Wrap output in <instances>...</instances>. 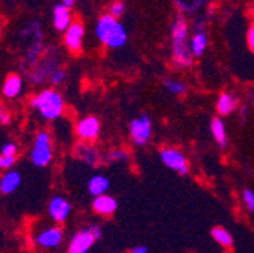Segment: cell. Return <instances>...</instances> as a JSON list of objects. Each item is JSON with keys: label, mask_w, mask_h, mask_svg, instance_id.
<instances>
[{"label": "cell", "mask_w": 254, "mask_h": 253, "mask_svg": "<svg viewBox=\"0 0 254 253\" xmlns=\"http://www.w3.org/2000/svg\"><path fill=\"white\" fill-rule=\"evenodd\" d=\"M111 186V182L106 176L103 174H94L89 180H88V191L91 196L97 197L100 194H106V191Z\"/></svg>", "instance_id": "obj_20"}, {"label": "cell", "mask_w": 254, "mask_h": 253, "mask_svg": "<svg viewBox=\"0 0 254 253\" xmlns=\"http://www.w3.org/2000/svg\"><path fill=\"white\" fill-rule=\"evenodd\" d=\"M251 15H253V18H254V2H253V6H251Z\"/></svg>", "instance_id": "obj_36"}, {"label": "cell", "mask_w": 254, "mask_h": 253, "mask_svg": "<svg viewBox=\"0 0 254 253\" xmlns=\"http://www.w3.org/2000/svg\"><path fill=\"white\" fill-rule=\"evenodd\" d=\"M20 40L30 43V41H35V40H44V29L43 24L37 20L34 21H29L21 30H20Z\"/></svg>", "instance_id": "obj_19"}, {"label": "cell", "mask_w": 254, "mask_h": 253, "mask_svg": "<svg viewBox=\"0 0 254 253\" xmlns=\"http://www.w3.org/2000/svg\"><path fill=\"white\" fill-rule=\"evenodd\" d=\"M58 69H61V52L55 46H47L43 58L38 61V64L32 67L30 70L24 72V75L32 85L41 86L49 82L52 73L56 72Z\"/></svg>", "instance_id": "obj_3"}, {"label": "cell", "mask_w": 254, "mask_h": 253, "mask_svg": "<svg viewBox=\"0 0 254 253\" xmlns=\"http://www.w3.org/2000/svg\"><path fill=\"white\" fill-rule=\"evenodd\" d=\"M64 241V232L59 226H49L41 229L37 237H35V243L40 249L44 250H52V249H58Z\"/></svg>", "instance_id": "obj_10"}, {"label": "cell", "mask_w": 254, "mask_h": 253, "mask_svg": "<svg viewBox=\"0 0 254 253\" xmlns=\"http://www.w3.org/2000/svg\"><path fill=\"white\" fill-rule=\"evenodd\" d=\"M124 11H126V6H124L123 2H120V0H117V2H114L109 6V14L114 15V17H117V18H120L124 14Z\"/></svg>", "instance_id": "obj_28"}, {"label": "cell", "mask_w": 254, "mask_h": 253, "mask_svg": "<svg viewBox=\"0 0 254 253\" xmlns=\"http://www.w3.org/2000/svg\"><path fill=\"white\" fill-rule=\"evenodd\" d=\"M11 120H12V114L6 108L0 106V124H9Z\"/></svg>", "instance_id": "obj_32"}, {"label": "cell", "mask_w": 254, "mask_h": 253, "mask_svg": "<svg viewBox=\"0 0 254 253\" xmlns=\"http://www.w3.org/2000/svg\"><path fill=\"white\" fill-rule=\"evenodd\" d=\"M161 160L168 169L177 171L179 174H188V171H189L188 160L182 152H179L176 149H164L161 153Z\"/></svg>", "instance_id": "obj_12"}, {"label": "cell", "mask_w": 254, "mask_h": 253, "mask_svg": "<svg viewBox=\"0 0 254 253\" xmlns=\"http://www.w3.org/2000/svg\"><path fill=\"white\" fill-rule=\"evenodd\" d=\"M15 161H17V156H3L2 155V166H0V169L9 170V169H12Z\"/></svg>", "instance_id": "obj_31"}, {"label": "cell", "mask_w": 254, "mask_h": 253, "mask_svg": "<svg viewBox=\"0 0 254 253\" xmlns=\"http://www.w3.org/2000/svg\"><path fill=\"white\" fill-rule=\"evenodd\" d=\"M65 78H67V73H65V70H64V69L61 67V69H58L56 72L52 73V76H50V79H49V84H50L52 86H59L61 84H64Z\"/></svg>", "instance_id": "obj_26"}, {"label": "cell", "mask_w": 254, "mask_h": 253, "mask_svg": "<svg viewBox=\"0 0 254 253\" xmlns=\"http://www.w3.org/2000/svg\"><path fill=\"white\" fill-rule=\"evenodd\" d=\"M0 166H2V153H0Z\"/></svg>", "instance_id": "obj_37"}, {"label": "cell", "mask_w": 254, "mask_h": 253, "mask_svg": "<svg viewBox=\"0 0 254 253\" xmlns=\"http://www.w3.org/2000/svg\"><path fill=\"white\" fill-rule=\"evenodd\" d=\"M127 160H129V153H127L126 150H121V149H114L103 156V161L106 164L121 163V161H127Z\"/></svg>", "instance_id": "obj_25"}, {"label": "cell", "mask_w": 254, "mask_h": 253, "mask_svg": "<svg viewBox=\"0 0 254 253\" xmlns=\"http://www.w3.org/2000/svg\"><path fill=\"white\" fill-rule=\"evenodd\" d=\"M30 108L37 111L46 121H55L65 112V100L59 91L53 88H44L30 99Z\"/></svg>", "instance_id": "obj_1"}, {"label": "cell", "mask_w": 254, "mask_h": 253, "mask_svg": "<svg viewBox=\"0 0 254 253\" xmlns=\"http://www.w3.org/2000/svg\"><path fill=\"white\" fill-rule=\"evenodd\" d=\"M61 2L64 3V5H67V6H70V8H73L79 0H61Z\"/></svg>", "instance_id": "obj_34"}, {"label": "cell", "mask_w": 254, "mask_h": 253, "mask_svg": "<svg viewBox=\"0 0 254 253\" xmlns=\"http://www.w3.org/2000/svg\"><path fill=\"white\" fill-rule=\"evenodd\" d=\"M95 37L109 49H120L127 43V30L117 17L105 14L95 23Z\"/></svg>", "instance_id": "obj_2"}, {"label": "cell", "mask_w": 254, "mask_h": 253, "mask_svg": "<svg viewBox=\"0 0 254 253\" xmlns=\"http://www.w3.org/2000/svg\"><path fill=\"white\" fill-rule=\"evenodd\" d=\"M53 160V141L47 131H40L35 135L34 144L30 149V161L35 167L44 169Z\"/></svg>", "instance_id": "obj_5"}, {"label": "cell", "mask_w": 254, "mask_h": 253, "mask_svg": "<svg viewBox=\"0 0 254 253\" xmlns=\"http://www.w3.org/2000/svg\"><path fill=\"white\" fill-rule=\"evenodd\" d=\"M117 208H118V202L112 196H108V194H100L97 197H94L92 200V209L105 217L112 215L117 211Z\"/></svg>", "instance_id": "obj_17"}, {"label": "cell", "mask_w": 254, "mask_h": 253, "mask_svg": "<svg viewBox=\"0 0 254 253\" xmlns=\"http://www.w3.org/2000/svg\"><path fill=\"white\" fill-rule=\"evenodd\" d=\"M173 38V58L174 66L177 69L189 67L192 62V52L190 46H188V24L183 17H179L171 29Z\"/></svg>", "instance_id": "obj_4"}, {"label": "cell", "mask_w": 254, "mask_h": 253, "mask_svg": "<svg viewBox=\"0 0 254 253\" xmlns=\"http://www.w3.org/2000/svg\"><path fill=\"white\" fill-rule=\"evenodd\" d=\"M130 138L136 146H145L151 138V120L147 115L138 117L130 123Z\"/></svg>", "instance_id": "obj_9"}, {"label": "cell", "mask_w": 254, "mask_h": 253, "mask_svg": "<svg viewBox=\"0 0 254 253\" xmlns=\"http://www.w3.org/2000/svg\"><path fill=\"white\" fill-rule=\"evenodd\" d=\"M165 86H167V89H168L170 92H173V94H183L185 89H186V86H185L182 82H177V81H173V79L165 81Z\"/></svg>", "instance_id": "obj_27"}, {"label": "cell", "mask_w": 254, "mask_h": 253, "mask_svg": "<svg viewBox=\"0 0 254 253\" xmlns=\"http://www.w3.org/2000/svg\"><path fill=\"white\" fill-rule=\"evenodd\" d=\"M17 152H18V146L15 143H6L3 144L2 147V153L3 156H17Z\"/></svg>", "instance_id": "obj_29"}, {"label": "cell", "mask_w": 254, "mask_h": 253, "mask_svg": "<svg viewBox=\"0 0 254 253\" xmlns=\"http://www.w3.org/2000/svg\"><path fill=\"white\" fill-rule=\"evenodd\" d=\"M235 106H236V99L235 97H232L230 94H221L218 105H216L218 112L221 115H227V114L233 112Z\"/></svg>", "instance_id": "obj_23"}, {"label": "cell", "mask_w": 254, "mask_h": 253, "mask_svg": "<svg viewBox=\"0 0 254 253\" xmlns=\"http://www.w3.org/2000/svg\"><path fill=\"white\" fill-rule=\"evenodd\" d=\"M148 249L147 247H133L132 249V253H147Z\"/></svg>", "instance_id": "obj_35"}, {"label": "cell", "mask_w": 254, "mask_h": 253, "mask_svg": "<svg viewBox=\"0 0 254 253\" xmlns=\"http://www.w3.org/2000/svg\"><path fill=\"white\" fill-rule=\"evenodd\" d=\"M20 185H21V174L17 170L9 169L2 177H0V193L9 196L17 191Z\"/></svg>", "instance_id": "obj_18"}, {"label": "cell", "mask_w": 254, "mask_h": 253, "mask_svg": "<svg viewBox=\"0 0 254 253\" xmlns=\"http://www.w3.org/2000/svg\"><path fill=\"white\" fill-rule=\"evenodd\" d=\"M73 155L76 160H79L80 163H83L89 167H97L102 161V156H100L99 150L92 146V143H86V141H80L79 144H76Z\"/></svg>", "instance_id": "obj_13"}, {"label": "cell", "mask_w": 254, "mask_h": 253, "mask_svg": "<svg viewBox=\"0 0 254 253\" xmlns=\"http://www.w3.org/2000/svg\"><path fill=\"white\" fill-rule=\"evenodd\" d=\"M190 52H192L194 56H200L203 55L206 46H207V35L203 32L201 29H198V32L192 37V40H190Z\"/></svg>", "instance_id": "obj_22"}, {"label": "cell", "mask_w": 254, "mask_h": 253, "mask_svg": "<svg viewBox=\"0 0 254 253\" xmlns=\"http://www.w3.org/2000/svg\"><path fill=\"white\" fill-rule=\"evenodd\" d=\"M47 212L55 223H64V221H67V218L70 217L71 205L65 197L55 196L50 199L47 205Z\"/></svg>", "instance_id": "obj_14"}, {"label": "cell", "mask_w": 254, "mask_h": 253, "mask_svg": "<svg viewBox=\"0 0 254 253\" xmlns=\"http://www.w3.org/2000/svg\"><path fill=\"white\" fill-rule=\"evenodd\" d=\"M76 135L80 141L94 143L100 135V120L94 115H86L80 118L76 124Z\"/></svg>", "instance_id": "obj_7"}, {"label": "cell", "mask_w": 254, "mask_h": 253, "mask_svg": "<svg viewBox=\"0 0 254 253\" xmlns=\"http://www.w3.org/2000/svg\"><path fill=\"white\" fill-rule=\"evenodd\" d=\"M52 20H53V26L58 32H65L68 29V26L73 23V14H71V8L64 5L62 2L58 3L53 8V14H52Z\"/></svg>", "instance_id": "obj_15"}, {"label": "cell", "mask_w": 254, "mask_h": 253, "mask_svg": "<svg viewBox=\"0 0 254 253\" xmlns=\"http://www.w3.org/2000/svg\"><path fill=\"white\" fill-rule=\"evenodd\" d=\"M244 202H245L247 208L251 212H254V193L250 191V189H245V191H244Z\"/></svg>", "instance_id": "obj_30"}, {"label": "cell", "mask_w": 254, "mask_h": 253, "mask_svg": "<svg viewBox=\"0 0 254 253\" xmlns=\"http://www.w3.org/2000/svg\"><path fill=\"white\" fill-rule=\"evenodd\" d=\"M102 238V228L94 225L85 229L77 231L70 243H68V252L70 253H86L92 249L95 241Z\"/></svg>", "instance_id": "obj_6"}, {"label": "cell", "mask_w": 254, "mask_h": 253, "mask_svg": "<svg viewBox=\"0 0 254 253\" xmlns=\"http://www.w3.org/2000/svg\"><path fill=\"white\" fill-rule=\"evenodd\" d=\"M247 40H248V46H250V49L254 52V24L250 27V30H248V37H247Z\"/></svg>", "instance_id": "obj_33"}, {"label": "cell", "mask_w": 254, "mask_h": 253, "mask_svg": "<svg viewBox=\"0 0 254 253\" xmlns=\"http://www.w3.org/2000/svg\"><path fill=\"white\" fill-rule=\"evenodd\" d=\"M212 135H213L215 141L218 143V146H221V147L227 146V132L224 128V123H222L219 118L212 120Z\"/></svg>", "instance_id": "obj_21"}, {"label": "cell", "mask_w": 254, "mask_h": 253, "mask_svg": "<svg viewBox=\"0 0 254 253\" xmlns=\"http://www.w3.org/2000/svg\"><path fill=\"white\" fill-rule=\"evenodd\" d=\"M85 38V26L80 21H73L64 32V44L71 53H80Z\"/></svg>", "instance_id": "obj_8"}, {"label": "cell", "mask_w": 254, "mask_h": 253, "mask_svg": "<svg viewBox=\"0 0 254 253\" xmlns=\"http://www.w3.org/2000/svg\"><path fill=\"white\" fill-rule=\"evenodd\" d=\"M23 78L18 73H11L3 82L2 94L6 99H17L23 91Z\"/></svg>", "instance_id": "obj_16"}, {"label": "cell", "mask_w": 254, "mask_h": 253, "mask_svg": "<svg viewBox=\"0 0 254 253\" xmlns=\"http://www.w3.org/2000/svg\"><path fill=\"white\" fill-rule=\"evenodd\" d=\"M46 47L47 46H44V40H35V41H30L26 44V49L23 53V61H21L23 72H27L38 64V61L43 58V55L46 52Z\"/></svg>", "instance_id": "obj_11"}, {"label": "cell", "mask_w": 254, "mask_h": 253, "mask_svg": "<svg viewBox=\"0 0 254 253\" xmlns=\"http://www.w3.org/2000/svg\"><path fill=\"white\" fill-rule=\"evenodd\" d=\"M212 237H213V240L218 243V244H221L222 247H232V244H233V238H232V235L229 234V231H226V229H222V228H215L213 231H212Z\"/></svg>", "instance_id": "obj_24"}]
</instances>
